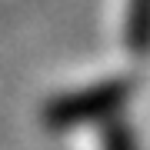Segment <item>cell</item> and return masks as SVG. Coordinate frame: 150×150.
<instances>
[{
	"instance_id": "obj_3",
	"label": "cell",
	"mask_w": 150,
	"mask_h": 150,
	"mask_svg": "<svg viewBox=\"0 0 150 150\" xmlns=\"http://www.w3.org/2000/svg\"><path fill=\"white\" fill-rule=\"evenodd\" d=\"M100 150H140V140L134 134V127L117 117V120L103 123V130H100Z\"/></svg>"
},
{
	"instance_id": "obj_2",
	"label": "cell",
	"mask_w": 150,
	"mask_h": 150,
	"mask_svg": "<svg viewBox=\"0 0 150 150\" xmlns=\"http://www.w3.org/2000/svg\"><path fill=\"white\" fill-rule=\"evenodd\" d=\"M123 47L130 57H150V0H127L123 7Z\"/></svg>"
},
{
	"instance_id": "obj_1",
	"label": "cell",
	"mask_w": 150,
	"mask_h": 150,
	"mask_svg": "<svg viewBox=\"0 0 150 150\" xmlns=\"http://www.w3.org/2000/svg\"><path fill=\"white\" fill-rule=\"evenodd\" d=\"M134 97V80L130 77H110V80H97L77 90H67L43 103V127L47 130H77L87 123H110L117 120L123 107Z\"/></svg>"
}]
</instances>
